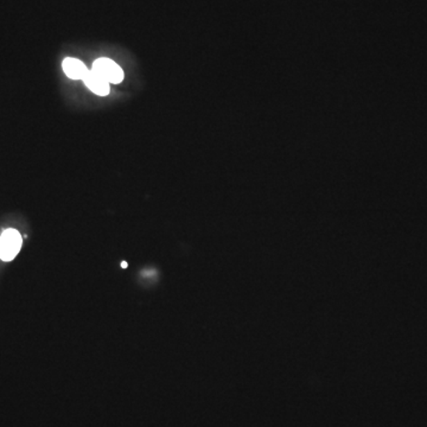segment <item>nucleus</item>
<instances>
[{
  "label": "nucleus",
  "mask_w": 427,
  "mask_h": 427,
  "mask_svg": "<svg viewBox=\"0 0 427 427\" xmlns=\"http://www.w3.org/2000/svg\"><path fill=\"white\" fill-rule=\"evenodd\" d=\"M21 236L16 229L5 230L0 238V259L11 261L21 251Z\"/></svg>",
  "instance_id": "obj_1"
},
{
  "label": "nucleus",
  "mask_w": 427,
  "mask_h": 427,
  "mask_svg": "<svg viewBox=\"0 0 427 427\" xmlns=\"http://www.w3.org/2000/svg\"><path fill=\"white\" fill-rule=\"evenodd\" d=\"M92 70H94L95 73H98L100 76H103L110 85L111 83L118 85V83L123 82V69L114 61L110 60V58H99V60H96L93 63Z\"/></svg>",
  "instance_id": "obj_2"
},
{
  "label": "nucleus",
  "mask_w": 427,
  "mask_h": 427,
  "mask_svg": "<svg viewBox=\"0 0 427 427\" xmlns=\"http://www.w3.org/2000/svg\"><path fill=\"white\" fill-rule=\"evenodd\" d=\"M83 81L94 94L106 96L110 93V83L107 82L103 76L95 73L94 70H89L83 78Z\"/></svg>",
  "instance_id": "obj_3"
},
{
  "label": "nucleus",
  "mask_w": 427,
  "mask_h": 427,
  "mask_svg": "<svg viewBox=\"0 0 427 427\" xmlns=\"http://www.w3.org/2000/svg\"><path fill=\"white\" fill-rule=\"evenodd\" d=\"M63 70L67 76L73 80H83L89 70L87 69L85 63L76 58H68L63 61Z\"/></svg>",
  "instance_id": "obj_4"
},
{
  "label": "nucleus",
  "mask_w": 427,
  "mask_h": 427,
  "mask_svg": "<svg viewBox=\"0 0 427 427\" xmlns=\"http://www.w3.org/2000/svg\"><path fill=\"white\" fill-rule=\"evenodd\" d=\"M121 267H123V268H126V267H128V263H121Z\"/></svg>",
  "instance_id": "obj_5"
}]
</instances>
